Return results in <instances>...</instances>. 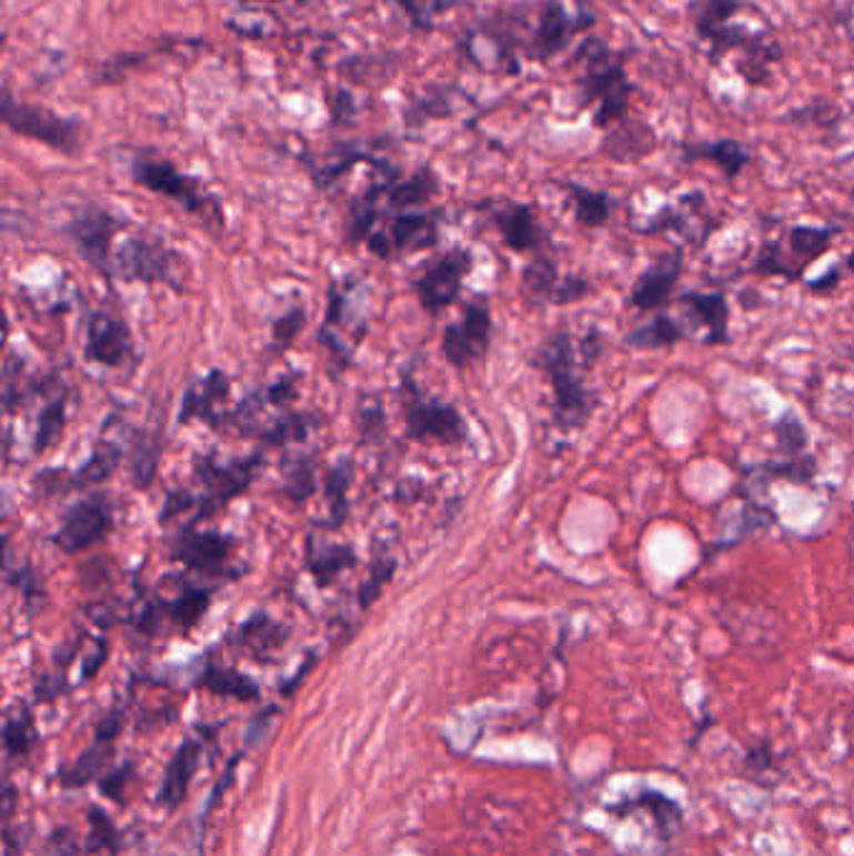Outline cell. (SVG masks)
<instances>
[{"instance_id":"21","label":"cell","mask_w":854,"mask_h":856,"mask_svg":"<svg viewBox=\"0 0 854 856\" xmlns=\"http://www.w3.org/2000/svg\"><path fill=\"white\" fill-rule=\"evenodd\" d=\"M374 191L379 193L381 201H386L389 209L411 211L424 205L429 199H434L439 191V179L431 169H419L404 181H396L394 175H389V179L374 185Z\"/></svg>"},{"instance_id":"15","label":"cell","mask_w":854,"mask_h":856,"mask_svg":"<svg viewBox=\"0 0 854 856\" xmlns=\"http://www.w3.org/2000/svg\"><path fill=\"white\" fill-rule=\"evenodd\" d=\"M479 209L492 219L496 231L502 233L506 249H512L516 253L546 249L549 235L542 229V223H539L532 205L516 203L509 199H494V201L481 203Z\"/></svg>"},{"instance_id":"27","label":"cell","mask_w":854,"mask_h":856,"mask_svg":"<svg viewBox=\"0 0 854 856\" xmlns=\"http://www.w3.org/2000/svg\"><path fill=\"white\" fill-rule=\"evenodd\" d=\"M195 766H199V744L195 742L181 744V749L175 752V756L169 764V769H165V779H163V786L159 792L161 804L173 809V806H179L183 802L185 792H189V784H191V776L195 772Z\"/></svg>"},{"instance_id":"23","label":"cell","mask_w":854,"mask_h":856,"mask_svg":"<svg viewBox=\"0 0 854 856\" xmlns=\"http://www.w3.org/2000/svg\"><path fill=\"white\" fill-rule=\"evenodd\" d=\"M225 396H229V376L221 371H211L209 376L195 381L193 386L185 391L179 421L189 423L191 419H203L213 423V426H219V419L213 416V411Z\"/></svg>"},{"instance_id":"8","label":"cell","mask_w":854,"mask_h":856,"mask_svg":"<svg viewBox=\"0 0 854 856\" xmlns=\"http://www.w3.org/2000/svg\"><path fill=\"white\" fill-rule=\"evenodd\" d=\"M121 221L106 209H88L78 211L71 223L66 225L68 239L73 241L76 251L81 253V259L93 265L98 273L111 275V259H113V239L121 231Z\"/></svg>"},{"instance_id":"10","label":"cell","mask_w":854,"mask_h":856,"mask_svg":"<svg viewBox=\"0 0 854 856\" xmlns=\"http://www.w3.org/2000/svg\"><path fill=\"white\" fill-rule=\"evenodd\" d=\"M113 526V511L111 504L103 496H91L81 501L66 511L56 534L51 536L53 544L66 551V554H78L96 546L98 541L108 536V531Z\"/></svg>"},{"instance_id":"41","label":"cell","mask_w":854,"mask_h":856,"mask_svg":"<svg viewBox=\"0 0 854 856\" xmlns=\"http://www.w3.org/2000/svg\"><path fill=\"white\" fill-rule=\"evenodd\" d=\"M311 429V419L301 416V413H291V416H283L281 421L273 423L271 429L263 431V444L269 446H287L293 444V441H301L309 434Z\"/></svg>"},{"instance_id":"51","label":"cell","mask_w":854,"mask_h":856,"mask_svg":"<svg viewBox=\"0 0 854 856\" xmlns=\"http://www.w3.org/2000/svg\"><path fill=\"white\" fill-rule=\"evenodd\" d=\"M842 273H844V269H842V265H837V269H832V271H827L824 275H820L817 281H804V285H807L810 293H830V291H834L840 285Z\"/></svg>"},{"instance_id":"24","label":"cell","mask_w":854,"mask_h":856,"mask_svg":"<svg viewBox=\"0 0 854 856\" xmlns=\"http://www.w3.org/2000/svg\"><path fill=\"white\" fill-rule=\"evenodd\" d=\"M704 213H706L704 195L702 193H686L676 203H666L664 209L654 215V219H650L644 225H636L634 231L642 233V235L676 231V233H682L686 241H694V233L690 231V223L694 225L696 215H704Z\"/></svg>"},{"instance_id":"31","label":"cell","mask_w":854,"mask_h":856,"mask_svg":"<svg viewBox=\"0 0 854 856\" xmlns=\"http://www.w3.org/2000/svg\"><path fill=\"white\" fill-rule=\"evenodd\" d=\"M287 642V628L273 622L267 614L251 616L247 624L239 626V644L253 656H269Z\"/></svg>"},{"instance_id":"17","label":"cell","mask_w":854,"mask_h":856,"mask_svg":"<svg viewBox=\"0 0 854 856\" xmlns=\"http://www.w3.org/2000/svg\"><path fill=\"white\" fill-rule=\"evenodd\" d=\"M684 271V251L674 249L670 253L654 259L646 269L636 275L630 291V306L640 313L662 311L672 301L676 283Z\"/></svg>"},{"instance_id":"12","label":"cell","mask_w":854,"mask_h":856,"mask_svg":"<svg viewBox=\"0 0 854 856\" xmlns=\"http://www.w3.org/2000/svg\"><path fill=\"white\" fill-rule=\"evenodd\" d=\"M171 271L173 253L163 243L149 239H125L111 259V275L121 281L173 283Z\"/></svg>"},{"instance_id":"44","label":"cell","mask_w":854,"mask_h":856,"mask_svg":"<svg viewBox=\"0 0 854 856\" xmlns=\"http://www.w3.org/2000/svg\"><path fill=\"white\" fill-rule=\"evenodd\" d=\"M396 3L404 8L406 16L411 18V23L421 28V31H431V21H434V16L454 8L459 0H396Z\"/></svg>"},{"instance_id":"58","label":"cell","mask_w":854,"mask_h":856,"mask_svg":"<svg viewBox=\"0 0 854 856\" xmlns=\"http://www.w3.org/2000/svg\"><path fill=\"white\" fill-rule=\"evenodd\" d=\"M852 205H854V189H852ZM852 219H854V213H852Z\"/></svg>"},{"instance_id":"16","label":"cell","mask_w":854,"mask_h":856,"mask_svg":"<svg viewBox=\"0 0 854 856\" xmlns=\"http://www.w3.org/2000/svg\"><path fill=\"white\" fill-rule=\"evenodd\" d=\"M259 464H261V456H251L247 461H233L229 466H219L213 464V461L203 459L199 469H195V476H199L201 484L205 486L203 496L199 499V504L203 508L201 516H211L221 506L229 504L231 499L247 494L253 476H257Z\"/></svg>"},{"instance_id":"38","label":"cell","mask_w":854,"mask_h":856,"mask_svg":"<svg viewBox=\"0 0 854 856\" xmlns=\"http://www.w3.org/2000/svg\"><path fill=\"white\" fill-rule=\"evenodd\" d=\"M159 456H161V444L155 436H141L135 441L133 449V461H131V479L133 486L139 491H145L155 479V469H159Z\"/></svg>"},{"instance_id":"55","label":"cell","mask_w":854,"mask_h":856,"mask_svg":"<svg viewBox=\"0 0 854 856\" xmlns=\"http://www.w3.org/2000/svg\"><path fill=\"white\" fill-rule=\"evenodd\" d=\"M111 779H113V784H123L125 782V772L121 774V772H115V774H111ZM103 792L108 794V796H113V799L118 802V799H121V792H118V789H113V786H111V782H103Z\"/></svg>"},{"instance_id":"35","label":"cell","mask_w":854,"mask_h":856,"mask_svg":"<svg viewBox=\"0 0 854 856\" xmlns=\"http://www.w3.org/2000/svg\"><path fill=\"white\" fill-rule=\"evenodd\" d=\"M351 461L343 459L336 466L329 469L326 479H323V494H326V504H329V514H331V524L341 526L343 518H346V506H349V486H351Z\"/></svg>"},{"instance_id":"34","label":"cell","mask_w":854,"mask_h":856,"mask_svg":"<svg viewBox=\"0 0 854 856\" xmlns=\"http://www.w3.org/2000/svg\"><path fill=\"white\" fill-rule=\"evenodd\" d=\"M201 684L213 694L233 696V698H241V702H253V698H259V686L253 684L249 676L233 672V668L211 666L209 672L201 676Z\"/></svg>"},{"instance_id":"1","label":"cell","mask_w":854,"mask_h":856,"mask_svg":"<svg viewBox=\"0 0 854 856\" xmlns=\"http://www.w3.org/2000/svg\"><path fill=\"white\" fill-rule=\"evenodd\" d=\"M579 346L569 331H554L534 353V366L546 373L554 391V423L562 431L584 429L594 416L599 396L579 373Z\"/></svg>"},{"instance_id":"5","label":"cell","mask_w":854,"mask_h":856,"mask_svg":"<svg viewBox=\"0 0 854 856\" xmlns=\"http://www.w3.org/2000/svg\"><path fill=\"white\" fill-rule=\"evenodd\" d=\"M131 179L143 185L145 191L159 193L163 199L179 203L183 211L205 215L209 211L215 213V203L209 193H205L203 183L193 175H185L171 161L163 159H145V155H135L131 161Z\"/></svg>"},{"instance_id":"22","label":"cell","mask_w":854,"mask_h":856,"mask_svg":"<svg viewBox=\"0 0 854 856\" xmlns=\"http://www.w3.org/2000/svg\"><path fill=\"white\" fill-rule=\"evenodd\" d=\"M682 161H710L726 179L734 181L752 163V153L734 138H720V141L682 143Z\"/></svg>"},{"instance_id":"26","label":"cell","mask_w":854,"mask_h":856,"mask_svg":"<svg viewBox=\"0 0 854 856\" xmlns=\"http://www.w3.org/2000/svg\"><path fill=\"white\" fill-rule=\"evenodd\" d=\"M684 339H686V331L682 329V323L674 321L670 313L656 311L652 321H646L640 329L626 333L624 343L636 351H656V349H672Z\"/></svg>"},{"instance_id":"18","label":"cell","mask_w":854,"mask_h":856,"mask_svg":"<svg viewBox=\"0 0 854 856\" xmlns=\"http://www.w3.org/2000/svg\"><path fill=\"white\" fill-rule=\"evenodd\" d=\"M231 551L233 541L229 536L215 534V531L185 528L175 538L173 558L193 571H203V574H223Z\"/></svg>"},{"instance_id":"53","label":"cell","mask_w":854,"mask_h":856,"mask_svg":"<svg viewBox=\"0 0 854 856\" xmlns=\"http://www.w3.org/2000/svg\"><path fill=\"white\" fill-rule=\"evenodd\" d=\"M361 431L369 434V431H384V409L374 406V409H363L361 411Z\"/></svg>"},{"instance_id":"45","label":"cell","mask_w":854,"mask_h":856,"mask_svg":"<svg viewBox=\"0 0 854 856\" xmlns=\"http://www.w3.org/2000/svg\"><path fill=\"white\" fill-rule=\"evenodd\" d=\"M303 321H307L303 309H291L283 313V316L273 323V351H281V353L287 351L293 343V339L299 336Z\"/></svg>"},{"instance_id":"9","label":"cell","mask_w":854,"mask_h":856,"mask_svg":"<svg viewBox=\"0 0 854 856\" xmlns=\"http://www.w3.org/2000/svg\"><path fill=\"white\" fill-rule=\"evenodd\" d=\"M439 239V221L434 213L399 211L391 215L384 229H374L369 235V249L379 259H394L399 253L429 249Z\"/></svg>"},{"instance_id":"2","label":"cell","mask_w":854,"mask_h":856,"mask_svg":"<svg viewBox=\"0 0 854 856\" xmlns=\"http://www.w3.org/2000/svg\"><path fill=\"white\" fill-rule=\"evenodd\" d=\"M576 61L582 63L579 91H582L584 105L594 111V125L612 128L614 123L626 121L634 88L620 53H614L602 38L589 36L579 46Z\"/></svg>"},{"instance_id":"43","label":"cell","mask_w":854,"mask_h":856,"mask_svg":"<svg viewBox=\"0 0 854 856\" xmlns=\"http://www.w3.org/2000/svg\"><path fill=\"white\" fill-rule=\"evenodd\" d=\"M394 571H396V561L394 558H381V561H376L374 566L369 568L366 582H363L361 588H359V604H361V608H369L371 604L376 602L379 594L384 592V586L391 582V576H394Z\"/></svg>"},{"instance_id":"13","label":"cell","mask_w":854,"mask_h":856,"mask_svg":"<svg viewBox=\"0 0 854 856\" xmlns=\"http://www.w3.org/2000/svg\"><path fill=\"white\" fill-rule=\"evenodd\" d=\"M471 273V255L466 251H449L426 265V271L414 281L416 296L429 313H439L459 299L461 283Z\"/></svg>"},{"instance_id":"3","label":"cell","mask_w":854,"mask_h":856,"mask_svg":"<svg viewBox=\"0 0 854 856\" xmlns=\"http://www.w3.org/2000/svg\"><path fill=\"white\" fill-rule=\"evenodd\" d=\"M842 225H792L782 241H767L752 261L750 273L804 281V271L832 249Z\"/></svg>"},{"instance_id":"47","label":"cell","mask_w":854,"mask_h":856,"mask_svg":"<svg viewBox=\"0 0 854 856\" xmlns=\"http://www.w3.org/2000/svg\"><path fill=\"white\" fill-rule=\"evenodd\" d=\"M33 489H36V494H41V496H51V494H58V491H68V489H73V474H68V471H61V469H46L33 479Z\"/></svg>"},{"instance_id":"49","label":"cell","mask_w":854,"mask_h":856,"mask_svg":"<svg viewBox=\"0 0 854 856\" xmlns=\"http://www.w3.org/2000/svg\"><path fill=\"white\" fill-rule=\"evenodd\" d=\"M263 396H267V403H271V406L287 409L289 403L293 401V396H297V389H293V379H283V381L273 383V386L263 389Z\"/></svg>"},{"instance_id":"19","label":"cell","mask_w":854,"mask_h":856,"mask_svg":"<svg viewBox=\"0 0 854 856\" xmlns=\"http://www.w3.org/2000/svg\"><path fill=\"white\" fill-rule=\"evenodd\" d=\"M131 333L123 326L121 321H115L108 313L98 311L88 321V331H86V356L103 363V366L118 369L123 366L131 356Z\"/></svg>"},{"instance_id":"11","label":"cell","mask_w":854,"mask_h":856,"mask_svg":"<svg viewBox=\"0 0 854 856\" xmlns=\"http://www.w3.org/2000/svg\"><path fill=\"white\" fill-rule=\"evenodd\" d=\"M489 339H492V311H489L486 301H471L464 316L444 331L441 351H444V359L451 366L466 369L469 363L484 356Z\"/></svg>"},{"instance_id":"52","label":"cell","mask_w":854,"mask_h":856,"mask_svg":"<svg viewBox=\"0 0 854 856\" xmlns=\"http://www.w3.org/2000/svg\"><path fill=\"white\" fill-rule=\"evenodd\" d=\"M91 824H93V839L101 842V846L106 844H113V826L111 822L106 819V814H98V812H91Z\"/></svg>"},{"instance_id":"59","label":"cell","mask_w":854,"mask_h":856,"mask_svg":"<svg viewBox=\"0 0 854 856\" xmlns=\"http://www.w3.org/2000/svg\"><path fill=\"white\" fill-rule=\"evenodd\" d=\"M299 3H309V0H299Z\"/></svg>"},{"instance_id":"36","label":"cell","mask_w":854,"mask_h":856,"mask_svg":"<svg viewBox=\"0 0 854 856\" xmlns=\"http://www.w3.org/2000/svg\"><path fill=\"white\" fill-rule=\"evenodd\" d=\"M562 279L564 275H559L556 263L549 259V255L542 253V255H536V259L524 269L522 285H524V291L529 293V296L549 303V296H552Z\"/></svg>"},{"instance_id":"33","label":"cell","mask_w":854,"mask_h":856,"mask_svg":"<svg viewBox=\"0 0 854 856\" xmlns=\"http://www.w3.org/2000/svg\"><path fill=\"white\" fill-rule=\"evenodd\" d=\"M283 494H287L293 504H307V501L317 494V466L307 456L287 459L283 461Z\"/></svg>"},{"instance_id":"20","label":"cell","mask_w":854,"mask_h":856,"mask_svg":"<svg viewBox=\"0 0 854 856\" xmlns=\"http://www.w3.org/2000/svg\"><path fill=\"white\" fill-rule=\"evenodd\" d=\"M686 316L704 326L706 346H726L730 336V303L716 291H686L680 296Z\"/></svg>"},{"instance_id":"46","label":"cell","mask_w":854,"mask_h":856,"mask_svg":"<svg viewBox=\"0 0 854 856\" xmlns=\"http://www.w3.org/2000/svg\"><path fill=\"white\" fill-rule=\"evenodd\" d=\"M101 762H103V752H98V749L86 752L81 759H78V764L73 766V769H68L63 774V784L78 786V784H86L88 779H93V776L98 774V766H101Z\"/></svg>"},{"instance_id":"6","label":"cell","mask_w":854,"mask_h":856,"mask_svg":"<svg viewBox=\"0 0 854 856\" xmlns=\"http://www.w3.org/2000/svg\"><path fill=\"white\" fill-rule=\"evenodd\" d=\"M594 23L596 16L592 11L572 13L562 0H544V3L539 6L532 33H529L526 58L536 63L549 61V58L566 51L572 38L589 31Z\"/></svg>"},{"instance_id":"48","label":"cell","mask_w":854,"mask_h":856,"mask_svg":"<svg viewBox=\"0 0 854 856\" xmlns=\"http://www.w3.org/2000/svg\"><path fill=\"white\" fill-rule=\"evenodd\" d=\"M195 504V499L189 494L185 489H179V491H171L169 496H165V504L161 508V521L165 524V521H171L175 514H181V511L191 508Z\"/></svg>"},{"instance_id":"50","label":"cell","mask_w":854,"mask_h":856,"mask_svg":"<svg viewBox=\"0 0 854 856\" xmlns=\"http://www.w3.org/2000/svg\"><path fill=\"white\" fill-rule=\"evenodd\" d=\"M8 578H11V584L18 586L23 592V596L28 598L33 592H38V586H41V582H38V576L31 571V566H23V568H11V574H8Z\"/></svg>"},{"instance_id":"4","label":"cell","mask_w":854,"mask_h":856,"mask_svg":"<svg viewBox=\"0 0 854 856\" xmlns=\"http://www.w3.org/2000/svg\"><path fill=\"white\" fill-rule=\"evenodd\" d=\"M0 118L13 133L33 138V141L48 145L58 153L73 155L81 149L83 123L78 118L61 115L46 105H31L16 101L11 88H3V103H0Z\"/></svg>"},{"instance_id":"56","label":"cell","mask_w":854,"mask_h":856,"mask_svg":"<svg viewBox=\"0 0 854 856\" xmlns=\"http://www.w3.org/2000/svg\"><path fill=\"white\" fill-rule=\"evenodd\" d=\"M842 269H844V273H852V271H854V249H852V253L847 255V261H844Z\"/></svg>"},{"instance_id":"25","label":"cell","mask_w":854,"mask_h":856,"mask_svg":"<svg viewBox=\"0 0 854 856\" xmlns=\"http://www.w3.org/2000/svg\"><path fill=\"white\" fill-rule=\"evenodd\" d=\"M744 476L752 484H770V481H794V484H812L817 476V459L812 454H804L797 459H784V461H762V464H752L744 469Z\"/></svg>"},{"instance_id":"7","label":"cell","mask_w":854,"mask_h":856,"mask_svg":"<svg viewBox=\"0 0 854 856\" xmlns=\"http://www.w3.org/2000/svg\"><path fill=\"white\" fill-rule=\"evenodd\" d=\"M406 386V434L411 439L441 441V444H461L466 439V423L451 403L419 396L409 379Z\"/></svg>"},{"instance_id":"42","label":"cell","mask_w":854,"mask_h":856,"mask_svg":"<svg viewBox=\"0 0 854 856\" xmlns=\"http://www.w3.org/2000/svg\"><path fill=\"white\" fill-rule=\"evenodd\" d=\"M3 739H6V749L13 756H23L33 749L36 744V729L31 724V716L26 712L23 714H13L11 719L6 722L3 729Z\"/></svg>"},{"instance_id":"28","label":"cell","mask_w":854,"mask_h":856,"mask_svg":"<svg viewBox=\"0 0 854 856\" xmlns=\"http://www.w3.org/2000/svg\"><path fill=\"white\" fill-rule=\"evenodd\" d=\"M654 131L646 128L644 123H626L622 128L606 138L602 151L609 155V159L620 161V163H632V161H642L646 153L654 151Z\"/></svg>"},{"instance_id":"57","label":"cell","mask_w":854,"mask_h":856,"mask_svg":"<svg viewBox=\"0 0 854 856\" xmlns=\"http://www.w3.org/2000/svg\"><path fill=\"white\" fill-rule=\"evenodd\" d=\"M261 3H281V0H261Z\"/></svg>"},{"instance_id":"39","label":"cell","mask_w":854,"mask_h":856,"mask_svg":"<svg viewBox=\"0 0 854 856\" xmlns=\"http://www.w3.org/2000/svg\"><path fill=\"white\" fill-rule=\"evenodd\" d=\"M209 602H211L209 588L185 586L179 594V598L169 604V614L173 618V624L181 628H193L199 624V618L205 614V608H209Z\"/></svg>"},{"instance_id":"54","label":"cell","mask_w":854,"mask_h":856,"mask_svg":"<svg viewBox=\"0 0 854 856\" xmlns=\"http://www.w3.org/2000/svg\"><path fill=\"white\" fill-rule=\"evenodd\" d=\"M118 729H121V722H118L115 714H111V716H108V719H103L101 726H98V744L111 742Z\"/></svg>"},{"instance_id":"32","label":"cell","mask_w":854,"mask_h":856,"mask_svg":"<svg viewBox=\"0 0 854 856\" xmlns=\"http://www.w3.org/2000/svg\"><path fill=\"white\" fill-rule=\"evenodd\" d=\"M121 466V449L111 441H103L93 449V454L88 456L86 464L73 474V489H91L103 484V481L115 474V469Z\"/></svg>"},{"instance_id":"14","label":"cell","mask_w":854,"mask_h":856,"mask_svg":"<svg viewBox=\"0 0 854 856\" xmlns=\"http://www.w3.org/2000/svg\"><path fill=\"white\" fill-rule=\"evenodd\" d=\"M692 23L694 33L710 41V58L720 61L732 48L752 46V38L747 31H742L737 26H730L734 13L740 11V0H696L692 3Z\"/></svg>"},{"instance_id":"29","label":"cell","mask_w":854,"mask_h":856,"mask_svg":"<svg viewBox=\"0 0 854 856\" xmlns=\"http://www.w3.org/2000/svg\"><path fill=\"white\" fill-rule=\"evenodd\" d=\"M307 564H309L311 576L317 578V584L323 588V586H329L333 578L341 574V571H346L356 564V556H353V551L349 546L317 544V541L309 538Z\"/></svg>"},{"instance_id":"30","label":"cell","mask_w":854,"mask_h":856,"mask_svg":"<svg viewBox=\"0 0 854 856\" xmlns=\"http://www.w3.org/2000/svg\"><path fill=\"white\" fill-rule=\"evenodd\" d=\"M562 189L574 205L576 223L586 225V229H599V225H604L612 219L614 199L606 191H592L579 183H562Z\"/></svg>"},{"instance_id":"40","label":"cell","mask_w":854,"mask_h":856,"mask_svg":"<svg viewBox=\"0 0 854 856\" xmlns=\"http://www.w3.org/2000/svg\"><path fill=\"white\" fill-rule=\"evenodd\" d=\"M63 423H66V401L56 399L48 403V406L41 411V416H38V431L33 441L36 454H46V451L56 444L63 431Z\"/></svg>"},{"instance_id":"37","label":"cell","mask_w":854,"mask_h":856,"mask_svg":"<svg viewBox=\"0 0 854 856\" xmlns=\"http://www.w3.org/2000/svg\"><path fill=\"white\" fill-rule=\"evenodd\" d=\"M772 434H774L777 451L787 459H797L807 454L810 434L807 429H804V423L794 416V413H782V416L774 421Z\"/></svg>"}]
</instances>
